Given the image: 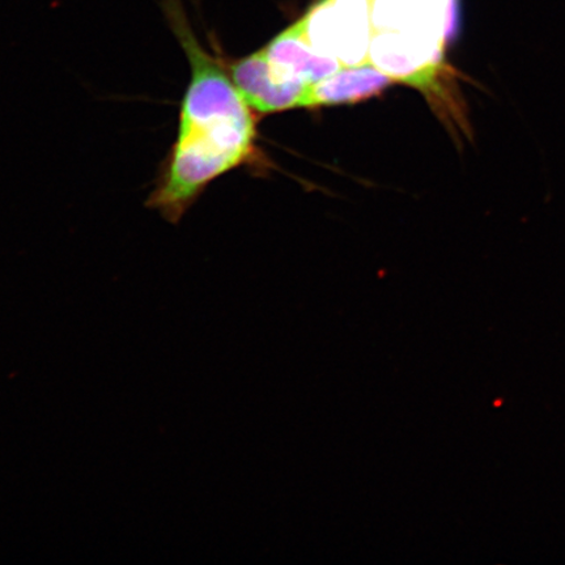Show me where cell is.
Segmentation results:
<instances>
[{
  "mask_svg": "<svg viewBox=\"0 0 565 565\" xmlns=\"http://www.w3.org/2000/svg\"><path fill=\"white\" fill-rule=\"evenodd\" d=\"M164 10L185 52L190 79L175 138L146 206L179 224L211 182L252 158L256 121L224 63L196 39L179 0H164Z\"/></svg>",
  "mask_w": 565,
  "mask_h": 565,
  "instance_id": "6da1fadb",
  "label": "cell"
},
{
  "mask_svg": "<svg viewBox=\"0 0 565 565\" xmlns=\"http://www.w3.org/2000/svg\"><path fill=\"white\" fill-rule=\"evenodd\" d=\"M371 54L379 67L424 94H440L445 46L459 0H372Z\"/></svg>",
  "mask_w": 565,
  "mask_h": 565,
  "instance_id": "7a4b0ae2",
  "label": "cell"
},
{
  "mask_svg": "<svg viewBox=\"0 0 565 565\" xmlns=\"http://www.w3.org/2000/svg\"><path fill=\"white\" fill-rule=\"evenodd\" d=\"M372 0H321L301 18L315 51L343 67L370 63Z\"/></svg>",
  "mask_w": 565,
  "mask_h": 565,
  "instance_id": "3957f363",
  "label": "cell"
},
{
  "mask_svg": "<svg viewBox=\"0 0 565 565\" xmlns=\"http://www.w3.org/2000/svg\"><path fill=\"white\" fill-rule=\"evenodd\" d=\"M230 74L246 104L265 115L302 108L303 98L310 86L278 79L273 73L264 49L233 62L230 65Z\"/></svg>",
  "mask_w": 565,
  "mask_h": 565,
  "instance_id": "277c9868",
  "label": "cell"
},
{
  "mask_svg": "<svg viewBox=\"0 0 565 565\" xmlns=\"http://www.w3.org/2000/svg\"><path fill=\"white\" fill-rule=\"evenodd\" d=\"M273 73L282 82L313 84L343 68L341 63L315 51L300 19L264 47Z\"/></svg>",
  "mask_w": 565,
  "mask_h": 565,
  "instance_id": "5b68a950",
  "label": "cell"
},
{
  "mask_svg": "<svg viewBox=\"0 0 565 565\" xmlns=\"http://www.w3.org/2000/svg\"><path fill=\"white\" fill-rule=\"evenodd\" d=\"M393 84L394 79L372 63L343 67L335 74L310 84L302 108L355 104L381 94Z\"/></svg>",
  "mask_w": 565,
  "mask_h": 565,
  "instance_id": "8992f818",
  "label": "cell"
}]
</instances>
